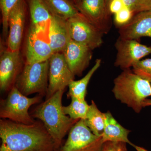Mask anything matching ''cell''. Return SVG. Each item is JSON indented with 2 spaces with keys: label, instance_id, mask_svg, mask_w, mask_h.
<instances>
[{
  "label": "cell",
  "instance_id": "6da1fadb",
  "mask_svg": "<svg viewBox=\"0 0 151 151\" xmlns=\"http://www.w3.org/2000/svg\"><path fill=\"white\" fill-rule=\"evenodd\" d=\"M0 151H55V144L42 122L32 124L0 120Z\"/></svg>",
  "mask_w": 151,
  "mask_h": 151
},
{
  "label": "cell",
  "instance_id": "7a4b0ae2",
  "mask_svg": "<svg viewBox=\"0 0 151 151\" xmlns=\"http://www.w3.org/2000/svg\"><path fill=\"white\" fill-rule=\"evenodd\" d=\"M65 91L60 90L33 110L30 115L42 122L54 141L55 151H59L63 138L79 120H73L65 115L63 110L62 98Z\"/></svg>",
  "mask_w": 151,
  "mask_h": 151
},
{
  "label": "cell",
  "instance_id": "3957f363",
  "mask_svg": "<svg viewBox=\"0 0 151 151\" xmlns=\"http://www.w3.org/2000/svg\"><path fill=\"white\" fill-rule=\"evenodd\" d=\"M112 92L115 98L140 113L144 101L151 96V83L137 75L131 69L123 70L114 79Z\"/></svg>",
  "mask_w": 151,
  "mask_h": 151
},
{
  "label": "cell",
  "instance_id": "277c9868",
  "mask_svg": "<svg viewBox=\"0 0 151 151\" xmlns=\"http://www.w3.org/2000/svg\"><path fill=\"white\" fill-rule=\"evenodd\" d=\"M42 97L38 94L28 97L14 86L5 99L1 100L0 118L20 124H33L35 121L29 114V110L32 105L40 103Z\"/></svg>",
  "mask_w": 151,
  "mask_h": 151
},
{
  "label": "cell",
  "instance_id": "5b68a950",
  "mask_svg": "<svg viewBox=\"0 0 151 151\" xmlns=\"http://www.w3.org/2000/svg\"><path fill=\"white\" fill-rule=\"evenodd\" d=\"M49 60L34 63H25L15 86L26 96L37 93L46 97L48 89Z\"/></svg>",
  "mask_w": 151,
  "mask_h": 151
},
{
  "label": "cell",
  "instance_id": "8992f818",
  "mask_svg": "<svg viewBox=\"0 0 151 151\" xmlns=\"http://www.w3.org/2000/svg\"><path fill=\"white\" fill-rule=\"evenodd\" d=\"M103 143L102 136L94 134L80 119L71 128L59 151H101Z\"/></svg>",
  "mask_w": 151,
  "mask_h": 151
},
{
  "label": "cell",
  "instance_id": "52a82bcc",
  "mask_svg": "<svg viewBox=\"0 0 151 151\" xmlns=\"http://www.w3.org/2000/svg\"><path fill=\"white\" fill-rule=\"evenodd\" d=\"M66 21L69 36L72 40L92 50L103 44L104 34L80 12Z\"/></svg>",
  "mask_w": 151,
  "mask_h": 151
},
{
  "label": "cell",
  "instance_id": "ba28073f",
  "mask_svg": "<svg viewBox=\"0 0 151 151\" xmlns=\"http://www.w3.org/2000/svg\"><path fill=\"white\" fill-rule=\"evenodd\" d=\"M115 47L117 54L114 65L123 70L130 69L143 58L151 54V45L147 46L137 40L120 37L115 43Z\"/></svg>",
  "mask_w": 151,
  "mask_h": 151
},
{
  "label": "cell",
  "instance_id": "9c48e42d",
  "mask_svg": "<svg viewBox=\"0 0 151 151\" xmlns=\"http://www.w3.org/2000/svg\"><path fill=\"white\" fill-rule=\"evenodd\" d=\"M73 75L68 65L63 52H56L49 59L48 86L45 99L60 90L65 91L71 81Z\"/></svg>",
  "mask_w": 151,
  "mask_h": 151
},
{
  "label": "cell",
  "instance_id": "30bf717a",
  "mask_svg": "<svg viewBox=\"0 0 151 151\" xmlns=\"http://www.w3.org/2000/svg\"><path fill=\"white\" fill-rule=\"evenodd\" d=\"M19 50H1L0 58V90L9 92L15 86L24 65Z\"/></svg>",
  "mask_w": 151,
  "mask_h": 151
},
{
  "label": "cell",
  "instance_id": "8fae6325",
  "mask_svg": "<svg viewBox=\"0 0 151 151\" xmlns=\"http://www.w3.org/2000/svg\"><path fill=\"white\" fill-rule=\"evenodd\" d=\"M76 8L80 13L104 34L110 31L112 22L105 0H82Z\"/></svg>",
  "mask_w": 151,
  "mask_h": 151
},
{
  "label": "cell",
  "instance_id": "7c38bea8",
  "mask_svg": "<svg viewBox=\"0 0 151 151\" xmlns=\"http://www.w3.org/2000/svg\"><path fill=\"white\" fill-rule=\"evenodd\" d=\"M92 50L70 38L63 53L70 71L75 76H81L89 66L92 58Z\"/></svg>",
  "mask_w": 151,
  "mask_h": 151
},
{
  "label": "cell",
  "instance_id": "4fadbf2b",
  "mask_svg": "<svg viewBox=\"0 0 151 151\" xmlns=\"http://www.w3.org/2000/svg\"><path fill=\"white\" fill-rule=\"evenodd\" d=\"M27 12L25 0H19L11 11L9 18L7 48L11 51L19 50L23 35Z\"/></svg>",
  "mask_w": 151,
  "mask_h": 151
},
{
  "label": "cell",
  "instance_id": "5bb4252c",
  "mask_svg": "<svg viewBox=\"0 0 151 151\" xmlns=\"http://www.w3.org/2000/svg\"><path fill=\"white\" fill-rule=\"evenodd\" d=\"M31 21V30L48 40L50 26L54 15L43 0H27Z\"/></svg>",
  "mask_w": 151,
  "mask_h": 151
},
{
  "label": "cell",
  "instance_id": "9a60e30c",
  "mask_svg": "<svg viewBox=\"0 0 151 151\" xmlns=\"http://www.w3.org/2000/svg\"><path fill=\"white\" fill-rule=\"evenodd\" d=\"M54 52L48 40L29 30L26 45V63H34L49 60Z\"/></svg>",
  "mask_w": 151,
  "mask_h": 151
},
{
  "label": "cell",
  "instance_id": "2e32d148",
  "mask_svg": "<svg viewBox=\"0 0 151 151\" xmlns=\"http://www.w3.org/2000/svg\"><path fill=\"white\" fill-rule=\"evenodd\" d=\"M119 37L137 40L142 37L151 38V10L134 15L127 24L119 28Z\"/></svg>",
  "mask_w": 151,
  "mask_h": 151
},
{
  "label": "cell",
  "instance_id": "e0dca14e",
  "mask_svg": "<svg viewBox=\"0 0 151 151\" xmlns=\"http://www.w3.org/2000/svg\"><path fill=\"white\" fill-rule=\"evenodd\" d=\"M70 39L67 21L53 15L50 26L48 41L54 53L63 52Z\"/></svg>",
  "mask_w": 151,
  "mask_h": 151
},
{
  "label": "cell",
  "instance_id": "ac0fdd59",
  "mask_svg": "<svg viewBox=\"0 0 151 151\" xmlns=\"http://www.w3.org/2000/svg\"><path fill=\"white\" fill-rule=\"evenodd\" d=\"M105 122L104 132L102 135L103 143L111 142H124L132 146L129 139V134L131 132L122 126L111 114L110 111L105 113Z\"/></svg>",
  "mask_w": 151,
  "mask_h": 151
},
{
  "label": "cell",
  "instance_id": "d6986e66",
  "mask_svg": "<svg viewBox=\"0 0 151 151\" xmlns=\"http://www.w3.org/2000/svg\"><path fill=\"white\" fill-rule=\"evenodd\" d=\"M102 60L97 59L93 67L84 77L77 81L73 80L68 86V97H74L80 100H86L87 88L90 79L101 65Z\"/></svg>",
  "mask_w": 151,
  "mask_h": 151
},
{
  "label": "cell",
  "instance_id": "ffe728a7",
  "mask_svg": "<svg viewBox=\"0 0 151 151\" xmlns=\"http://www.w3.org/2000/svg\"><path fill=\"white\" fill-rule=\"evenodd\" d=\"M84 121L94 134L102 136L105 126V113H102L98 109L93 100H92L89 105V110Z\"/></svg>",
  "mask_w": 151,
  "mask_h": 151
},
{
  "label": "cell",
  "instance_id": "44dd1931",
  "mask_svg": "<svg viewBox=\"0 0 151 151\" xmlns=\"http://www.w3.org/2000/svg\"><path fill=\"white\" fill-rule=\"evenodd\" d=\"M54 15L67 20L77 15L79 11L69 0H43Z\"/></svg>",
  "mask_w": 151,
  "mask_h": 151
},
{
  "label": "cell",
  "instance_id": "7402d4cb",
  "mask_svg": "<svg viewBox=\"0 0 151 151\" xmlns=\"http://www.w3.org/2000/svg\"><path fill=\"white\" fill-rule=\"evenodd\" d=\"M71 103L67 106H63L65 115L73 120H84L89 110V105L86 100H80L71 97Z\"/></svg>",
  "mask_w": 151,
  "mask_h": 151
},
{
  "label": "cell",
  "instance_id": "603a6c76",
  "mask_svg": "<svg viewBox=\"0 0 151 151\" xmlns=\"http://www.w3.org/2000/svg\"><path fill=\"white\" fill-rule=\"evenodd\" d=\"M19 0H0V8L2 15L3 34L6 39L9 34V18L11 11Z\"/></svg>",
  "mask_w": 151,
  "mask_h": 151
},
{
  "label": "cell",
  "instance_id": "cb8c5ba5",
  "mask_svg": "<svg viewBox=\"0 0 151 151\" xmlns=\"http://www.w3.org/2000/svg\"><path fill=\"white\" fill-rule=\"evenodd\" d=\"M132 68L134 73L151 83V58L141 60Z\"/></svg>",
  "mask_w": 151,
  "mask_h": 151
},
{
  "label": "cell",
  "instance_id": "d4e9b609",
  "mask_svg": "<svg viewBox=\"0 0 151 151\" xmlns=\"http://www.w3.org/2000/svg\"><path fill=\"white\" fill-rule=\"evenodd\" d=\"M125 5L135 14L151 10V0H124Z\"/></svg>",
  "mask_w": 151,
  "mask_h": 151
},
{
  "label": "cell",
  "instance_id": "484cf974",
  "mask_svg": "<svg viewBox=\"0 0 151 151\" xmlns=\"http://www.w3.org/2000/svg\"><path fill=\"white\" fill-rule=\"evenodd\" d=\"M134 14L127 6L114 14V24L118 28L127 24L131 20Z\"/></svg>",
  "mask_w": 151,
  "mask_h": 151
},
{
  "label": "cell",
  "instance_id": "4316f807",
  "mask_svg": "<svg viewBox=\"0 0 151 151\" xmlns=\"http://www.w3.org/2000/svg\"><path fill=\"white\" fill-rule=\"evenodd\" d=\"M101 151H128L127 144L124 142H107L103 143Z\"/></svg>",
  "mask_w": 151,
  "mask_h": 151
},
{
  "label": "cell",
  "instance_id": "83f0119b",
  "mask_svg": "<svg viewBox=\"0 0 151 151\" xmlns=\"http://www.w3.org/2000/svg\"><path fill=\"white\" fill-rule=\"evenodd\" d=\"M125 6L124 0H112L108 6V10L110 14H115L124 8Z\"/></svg>",
  "mask_w": 151,
  "mask_h": 151
},
{
  "label": "cell",
  "instance_id": "f1b7e54d",
  "mask_svg": "<svg viewBox=\"0 0 151 151\" xmlns=\"http://www.w3.org/2000/svg\"><path fill=\"white\" fill-rule=\"evenodd\" d=\"M151 106V99H146L144 101V103H143V107L145 108L146 107H148V106Z\"/></svg>",
  "mask_w": 151,
  "mask_h": 151
},
{
  "label": "cell",
  "instance_id": "f546056e",
  "mask_svg": "<svg viewBox=\"0 0 151 151\" xmlns=\"http://www.w3.org/2000/svg\"><path fill=\"white\" fill-rule=\"evenodd\" d=\"M132 146L134 147L135 150L137 151H148L146 150L144 148L139 147V146L136 145H134V144H133Z\"/></svg>",
  "mask_w": 151,
  "mask_h": 151
},
{
  "label": "cell",
  "instance_id": "4dcf8cb0",
  "mask_svg": "<svg viewBox=\"0 0 151 151\" xmlns=\"http://www.w3.org/2000/svg\"><path fill=\"white\" fill-rule=\"evenodd\" d=\"M69 1L73 3V4L76 6V7H77L79 5L80 3L81 2L82 0H69Z\"/></svg>",
  "mask_w": 151,
  "mask_h": 151
},
{
  "label": "cell",
  "instance_id": "1f68e13d",
  "mask_svg": "<svg viewBox=\"0 0 151 151\" xmlns=\"http://www.w3.org/2000/svg\"><path fill=\"white\" fill-rule=\"evenodd\" d=\"M112 0H105V4H106V6L108 9V6H109V4L111 1Z\"/></svg>",
  "mask_w": 151,
  "mask_h": 151
}]
</instances>
